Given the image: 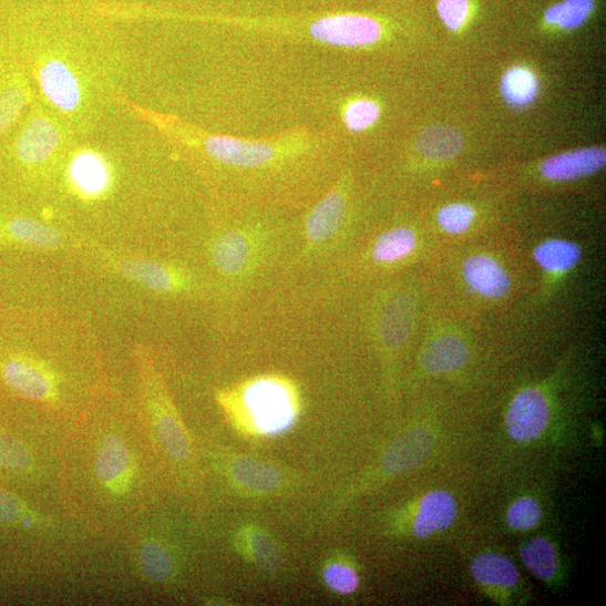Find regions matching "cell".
I'll list each match as a JSON object with an SVG mask.
<instances>
[{"mask_svg":"<svg viewBox=\"0 0 606 606\" xmlns=\"http://www.w3.org/2000/svg\"><path fill=\"white\" fill-rule=\"evenodd\" d=\"M233 424L249 436H275L298 419L300 402L286 379L261 377L220 397Z\"/></svg>","mask_w":606,"mask_h":606,"instance_id":"obj_1","label":"cell"},{"mask_svg":"<svg viewBox=\"0 0 606 606\" xmlns=\"http://www.w3.org/2000/svg\"><path fill=\"white\" fill-rule=\"evenodd\" d=\"M93 449L86 459L85 484H94L95 501L103 503H125L140 491L142 483V462L136 444L131 441V432L122 429H96Z\"/></svg>","mask_w":606,"mask_h":606,"instance_id":"obj_2","label":"cell"},{"mask_svg":"<svg viewBox=\"0 0 606 606\" xmlns=\"http://www.w3.org/2000/svg\"><path fill=\"white\" fill-rule=\"evenodd\" d=\"M435 448V435L428 428L418 427L403 432L383 453L377 469L341 490L328 503L325 515L339 513L370 486L389 477L404 474L421 465Z\"/></svg>","mask_w":606,"mask_h":606,"instance_id":"obj_3","label":"cell"},{"mask_svg":"<svg viewBox=\"0 0 606 606\" xmlns=\"http://www.w3.org/2000/svg\"><path fill=\"white\" fill-rule=\"evenodd\" d=\"M214 465L232 490L246 497H273L295 489V476L269 461L226 450L210 454Z\"/></svg>","mask_w":606,"mask_h":606,"instance_id":"obj_4","label":"cell"},{"mask_svg":"<svg viewBox=\"0 0 606 606\" xmlns=\"http://www.w3.org/2000/svg\"><path fill=\"white\" fill-rule=\"evenodd\" d=\"M152 431L166 458L179 468L194 464V444L181 414L156 380L147 387Z\"/></svg>","mask_w":606,"mask_h":606,"instance_id":"obj_5","label":"cell"},{"mask_svg":"<svg viewBox=\"0 0 606 606\" xmlns=\"http://www.w3.org/2000/svg\"><path fill=\"white\" fill-rule=\"evenodd\" d=\"M551 419L547 397L538 388H526L512 399L505 425L510 438L518 443H531L544 435Z\"/></svg>","mask_w":606,"mask_h":606,"instance_id":"obj_6","label":"cell"},{"mask_svg":"<svg viewBox=\"0 0 606 606\" xmlns=\"http://www.w3.org/2000/svg\"><path fill=\"white\" fill-rule=\"evenodd\" d=\"M310 34L329 45L360 48L377 43L382 37V27L369 17L339 14L315 21Z\"/></svg>","mask_w":606,"mask_h":606,"instance_id":"obj_7","label":"cell"},{"mask_svg":"<svg viewBox=\"0 0 606 606\" xmlns=\"http://www.w3.org/2000/svg\"><path fill=\"white\" fill-rule=\"evenodd\" d=\"M234 551L257 569L277 575L284 567V555L270 532L256 524L239 526L232 538Z\"/></svg>","mask_w":606,"mask_h":606,"instance_id":"obj_8","label":"cell"},{"mask_svg":"<svg viewBox=\"0 0 606 606\" xmlns=\"http://www.w3.org/2000/svg\"><path fill=\"white\" fill-rule=\"evenodd\" d=\"M462 277L474 294L489 300L503 299L512 286L506 269L495 257L484 253L464 259Z\"/></svg>","mask_w":606,"mask_h":606,"instance_id":"obj_9","label":"cell"},{"mask_svg":"<svg viewBox=\"0 0 606 606\" xmlns=\"http://www.w3.org/2000/svg\"><path fill=\"white\" fill-rule=\"evenodd\" d=\"M458 513V502L450 492H429L415 506L411 532L414 537L421 540L445 532L455 523Z\"/></svg>","mask_w":606,"mask_h":606,"instance_id":"obj_10","label":"cell"},{"mask_svg":"<svg viewBox=\"0 0 606 606\" xmlns=\"http://www.w3.org/2000/svg\"><path fill=\"white\" fill-rule=\"evenodd\" d=\"M606 151L594 146L553 155L541 164V173L551 182H573L594 175L605 166Z\"/></svg>","mask_w":606,"mask_h":606,"instance_id":"obj_11","label":"cell"},{"mask_svg":"<svg viewBox=\"0 0 606 606\" xmlns=\"http://www.w3.org/2000/svg\"><path fill=\"white\" fill-rule=\"evenodd\" d=\"M41 90L48 101L62 112H74L81 104L79 78L63 61L51 59L39 70Z\"/></svg>","mask_w":606,"mask_h":606,"instance_id":"obj_12","label":"cell"},{"mask_svg":"<svg viewBox=\"0 0 606 606\" xmlns=\"http://www.w3.org/2000/svg\"><path fill=\"white\" fill-rule=\"evenodd\" d=\"M62 134L48 116L33 117L19 136L16 152L21 162L37 165L49 161L59 150Z\"/></svg>","mask_w":606,"mask_h":606,"instance_id":"obj_13","label":"cell"},{"mask_svg":"<svg viewBox=\"0 0 606 606\" xmlns=\"http://www.w3.org/2000/svg\"><path fill=\"white\" fill-rule=\"evenodd\" d=\"M8 386L18 394L38 402L51 401L57 394L52 376L35 362L14 359L3 368Z\"/></svg>","mask_w":606,"mask_h":606,"instance_id":"obj_14","label":"cell"},{"mask_svg":"<svg viewBox=\"0 0 606 606\" xmlns=\"http://www.w3.org/2000/svg\"><path fill=\"white\" fill-rule=\"evenodd\" d=\"M206 152L215 160L240 167H257L275 158V148L266 143L247 142L227 136H209Z\"/></svg>","mask_w":606,"mask_h":606,"instance_id":"obj_15","label":"cell"},{"mask_svg":"<svg viewBox=\"0 0 606 606\" xmlns=\"http://www.w3.org/2000/svg\"><path fill=\"white\" fill-rule=\"evenodd\" d=\"M470 349L464 338L445 333L430 340L422 352V368L431 374H448L462 369L469 361Z\"/></svg>","mask_w":606,"mask_h":606,"instance_id":"obj_16","label":"cell"},{"mask_svg":"<svg viewBox=\"0 0 606 606\" xmlns=\"http://www.w3.org/2000/svg\"><path fill=\"white\" fill-rule=\"evenodd\" d=\"M414 314V302L408 295H397L386 304L379 321V337L384 349L402 348L412 331Z\"/></svg>","mask_w":606,"mask_h":606,"instance_id":"obj_17","label":"cell"},{"mask_svg":"<svg viewBox=\"0 0 606 606\" xmlns=\"http://www.w3.org/2000/svg\"><path fill=\"white\" fill-rule=\"evenodd\" d=\"M212 254L215 266L225 276L240 277L250 266L254 244L245 233L230 230L216 239Z\"/></svg>","mask_w":606,"mask_h":606,"instance_id":"obj_18","label":"cell"},{"mask_svg":"<svg viewBox=\"0 0 606 606\" xmlns=\"http://www.w3.org/2000/svg\"><path fill=\"white\" fill-rule=\"evenodd\" d=\"M346 215V201L338 191L328 194L309 214L306 236L309 243L321 245L339 232Z\"/></svg>","mask_w":606,"mask_h":606,"instance_id":"obj_19","label":"cell"},{"mask_svg":"<svg viewBox=\"0 0 606 606\" xmlns=\"http://www.w3.org/2000/svg\"><path fill=\"white\" fill-rule=\"evenodd\" d=\"M471 573L477 584L492 592H509L518 584L514 563L497 553H484L475 557Z\"/></svg>","mask_w":606,"mask_h":606,"instance_id":"obj_20","label":"cell"},{"mask_svg":"<svg viewBox=\"0 0 606 606\" xmlns=\"http://www.w3.org/2000/svg\"><path fill=\"white\" fill-rule=\"evenodd\" d=\"M582 255L578 244L562 238L546 239L533 251L536 265L551 276H563L574 270L581 263Z\"/></svg>","mask_w":606,"mask_h":606,"instance_id":"obj_21","label":"cell"},{"mask_svg":"<svg viewBox=\"0 0 606 606\" xmlns=\"http://www.w3.org/2000/svg\"><path fill=\"white\" fill-rule=\"evenodd\" d=\"M137 563L141 575L155 584L168 583L178 573L175 554L166 544L157 540H148L141 544Z\"/></svg>","mask_w":606,"mask_h":606,"instance_id":"obj_22","label":"cell"},{"mask_svg":"<svg viewBox=\"0 0 606 606\" xmlns=\"http://www.w3.org/2000/svg\"><path fill=\"white\" fill-rule=\"evenodd\" d=\"M461 133L452 127L438 125L422 131L415 141L417 151L430 160H449L463 148Z\"/></svg>","mask_w":606,"mask_h":606,"instance_id":"obj_23","label":"cell"},{"mask_svg":"<svg viewBox=\"0 0 606 606\" xmlns=\"http://www.w3.org/2000/svg\"><path fill=\"white\" fill-rule=\"evenodd\" d=\"M70 173L74 185L89 195L103 193L110 182V173L104 160L93 152L80 153L73 160Z\"/></svg>","mask_w":606,"mask_h":606,"instance_id":"obj_24","label":"cell"},{"mask_svg":"<svg viewBox=\"0 0 606 606\" xmlns=\"http://www.w3.org/2000/svg\"><path fill=\"white\" fill-rule=\"evenodd\" d=\"M418 246V236L409 227H397L382 233L372 247L373 261L394 265L409 257Z\"/></svg>","mask_w":606,"mask_h":606,"instance_id":"obj_25","label":"cell"},{"mask_svg":"<svg viewBox=\"0 0 606 606\" xmlns=\"http://www.w3.org/2000/svg\"><path fill=\"white\" fill-rule=\"evenodd\" d=\"M501 91L510 106L523 109L535 101L538 94V80L527 68H511L502 78Z\"/></svg>","mask_w":606,"mask_h":606,"instance_id":"obj_26","label":"cell"},{"mask_svg":"<svg viewBox=\"0 0 606 606\" xmlns=\"http://www.w3.org/2000/svg\"><path fill=\"white\" fill-rule=\"evenodd\" d=\"M521 556L526 567L538 578L547 583L555 581L559 557L549 540L537 537L527 542L521 549Z\"/></svg>","mask_w":606,"mask_h":606,"instance_id":"obj_27","label":"cell"},{"mask_svg":"<svg viewBox=\"0 0 606 606\" xmlns=\"http://www.w3.org/2000/svg\"><path fill=\"white\" fill-rule=\"evenodd\" d=\"M122 274L131 280L156 292L177 290L178 281L163 266L152 261H127L121 266Z\"/></svg>","mask_w":606,"mask_h":606,"instance_id":"obj_28","label":"cell"},{"mask_svg":"<svg viewBox=\"0 0 606 606\" xmlns=\"http://www.w3.org/2000/svg\"><path fill=\"white\" fill-rule=\"evenodd\" d=\"M8 232L17 240L43 248H55L62 240L57 229L29 218L11 220Z\"/></svg>","mask_w":606,"mask_h":606,"instance_id":"obj_29","label":"cell"},{"mask_svg":"<svg viewBox=\"0 0 606 606\" xmlns=\"http://www.w3.org/2000/svg\"><path fill=\"white\" fill-rule=\"evenodd\" d=\"M325 585L333 593L350 595L360 586V575L348 561L336 557L326 562L321 571Z\"/></svg>","mask_w":606,"mask_h":606,"instance_id":"obj_30","label":"cell"},{"mask_svg":"<svg viewBox=\"0 0 606 606\" xmlns=\"http://www.w3.org/2000/svg\"><path fill=\"white\" fill-rule=\"evenodd\" d=\"M594 10V0H564L548 9L545 20L551 25L574 30L585 23Z\"/></svg>","mask_w":606,"mask_h":606,"instance_id":"obj_31","label":"cell"},{"mask_svg":"<svg viewBox=\"0 0 606 606\" xmlns=\"http://www.w3.org/2000/svg\"><path fill=\"white\" fill-rule=\"evenodd\" d=\"M0 524L33 528L41 526L43 518L18 496L0 489Z\"/></svg>","mask_w":606,"mask_h":606,"instance_id":"obj_32","label":"cell"},{"mask_svg":"<svg viewBox=\"0 0 606 606\" xmlns=\"http://www.w3.org/2000/svg\"><path fill=\"white\" fill-rule=\"evenodd\" d=\"M541 503L533 496L516 499L507 509L506 523L516 532H527L535 528L542 521Z\"/></svg>","mask_w":606,"mask_h":606,"instance_id":"obj_33","label":"cell"},{"mask_svg":"<svg viewBox=\"0 0 606 606\" xmlns=\"http://www.w3.org/2000/svg\"><path fill=\"white\" fill-rule=\"evenodd\" d=\"M0 468L24 473L33 468V456L28 446L0 431Z\"/></svg>","mask_w":606,"mask_h":606,"instance_id":"obj_34","label":"cell"},{"mask_svg":"<svg viewBox=\"0 0 606 606\" xmlns=\"http://www.w3.org/2000/svg\"><path fill=\"white\" fill-rule=\"evenodd\" d=\"M476 218L475 209L464 203L444 206L438 213V223L450 235H462L470 230Z\"/></svg>","mask_w":606,"mask_h":606,"instance_id":"obj_35","label":"cell"},{"mask_svg":"<svg viewBox=\"0 0 606 606\" xmlns=\"http://www.w3.org/2000/svg\"><path fill=\"white\" fill-rule=\"evenodd\" d=\"M380 117V107L369 100H359L346 107L343 123L352 132H362L374 125Z\"/></svg>","mask_w":606,"mask_h":606,"instance_id":"obj_36","label":"cell"},{"mask_svg":"<svg viewBox=\"0 0 606 606\" xmlns=\"http://www.w3.org/2000/svg\"><path fill=\"white\" fill-rule=\"evenodd\" d=\"M28 99V92L22 84L10 85L0 93V134L17 120Z\"/></svg>","mask_w":606,"mask_h":606,"instance_id":"obj_37","label":"cell"},{"mask_svg":"<svg viewBox=\"0 0 606 606\" xmlns=\"http://www.w3.org/2000/svg\"><path fill=\"white\" fill-rule=\"evenodd\" d=\"M438 10L444 24L450 30L458 31L469 18V0H440Z\"/></svg>","mask_w":606,"mask_h":606,"instance_id":"obj_38","label":"cell"}]
</instances>
